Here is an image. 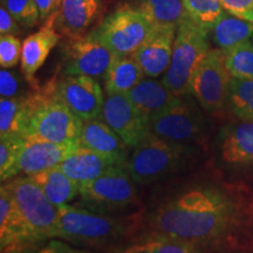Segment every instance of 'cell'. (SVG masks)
<instances>
[{
    "label": "cell",
    "instance_id": "obj_28",
    "mask_svg": "<svg viewBox=\"0 0 253 253\" xmlns=\"http://www.w3.org/2000/svg\"><path fill=\"white\" fill-rule=\"evenodd\" d=\"M26 138L20 135H7L0 137V178L7 182L18 176L19 162L23 155Z\"/></svg>",
    "mask_w": 253,
    "mask_h": 253
},
{
    "label": "cell",
    "instance_id": "obj_26",
    "mask_svg": "<svg viewBox=\"0 0 253 253\" xmlns=\"http://www.w3.org/2000/svg\"><path fill=\"white\" fill-rule=\"evenodd\" d=\"M140 9L154 27H178L189 19L184 0H136Z\"/></svg>",
    "mask_w": 253,
    "mask_h": 253
},
{
    "label": "cell",
    "instance_id": "obj_20",
    "mask_svg": "<svg viewBox=\"0 0 253 253\" xmlns=\"http://www.w3.org/2000/svg\"><path fill=\"white\" fill-rule=\"evenodd\" d=\"M79 144H60L43 140H26L19 171L32 176L58 167Z\"/></svg>",
    "mask_w": 253,
    "mask_h": 253
},
{
    "label": "cell",
    "instance_id": "obj_30",
    "mask_svg": "<svg viewBox=\"0 0 253 253\" xmlns=\"http://www.w3.org/2000/svg\"><path fill=\"white\" fill-rule=\"evenodd\" d=\"M28 96V95H27ZM27 96L0 100V137L20 135Z\"/></svg>",
    "mask_w": 253,
    "mask_h": 253
},
{
    "label": "cell",
    "instance_id": "obj_40",
    "mask_svg": "<svg viewBox=\"0 0 253 253\" xmlns=\"http://www.w3.org/2000/svg\"><path fill=\"white\" fill-rule=\"evenodd\" d=\"M41 20H47L50 15L59 13L61 0H36Z\"/></svg>",
    "mask_w": 253,
    "mask_h": 253
},
{
    "label": "cell",
    "instance_id": "obj_36",
    "mask_svg": "<svg viewBox=\"0 0 253 253\" xmlns=\"http://www.w3.org/2000/svg\"><path fill=\"white\" fill-rule=\"evenodd\" d=\"M227 13L253 23V0H220Z\"/></svg>",
    "mask_w": 253,
    "mask_h": 253
},
{
    "label": "cell",
    "instance_id": "obj_16",
    "mask_svg": "<svg viewBox=\"0 0 253 253\" xmlns=\"http://www.w3.org/2000/svg\"><path fill=\"white\" fill-rule=\"evenodd\" d=\"M56 18L58 13L50 15L40 30L28 36L23 42L20 71L27 81L37 89L40 88L36 81L37 72L42 67L49 53L58 45L61 38V34L55 27Z\"/></svg>",
    "mask_w": 253,
    "mask_h": 253
},
{
    "label": "cell",
    "instance_id": "obj_33",
    "mask_svg": "<svg viewBox=\"0 0 253 253\" xmlns=\"http://www.w3.org/2000/svg\"><path fill=\"white\" fill-rule=\"evenodd\" d=\"M26 84H31L24 77L23 73L20 75L17 72L8 71L6 68H1V71H0V95H1L2 99L23 97L33 93V91L32 93H26V90H25Z\"/></svg>",
    "mask_w": 253,
    "mask_h": 253
},
{
    "label": "cell",
    "instance_id": "obj_32",
    "mask_svg": "<svg viewBox=\"0 0 253 253\" xmlns=\"http://www.w3.org/2000/svg\"><path fill=\"white\" fill-rule=\"evenodd\" d=\"M1 6L13 15L21 27H34L41 20L36 0H1Z\"/></svg>",
    "mask_w": 253,
    "mask_h": 253
},
{
    "label": "cell",
    "instance_id": "obj_11",
    "mask_svg": "<svg viewBox=\"0 0 253 253\" xmlns=\"http://www.w3.org/2000/svg\"><path fill=\"white\" fill-rule=\"evenodd\" d=\"M217 147L223 169L239 181L253 178V121H238L224 126Z\"/></svg>",
    "mask_w": 253,
    "mask_h": 253
},
{
    "label": "cell",
    "instance_id": "obj_42",
    "mask_svg": "<svg viewBox=\"0 0 253 253\" xmlns=\"http://www.w3.org/2000/svg\"><path fill=\"white\" fill-rule=\"evenodd\" d=\"M251 41H252V43H253V36H252V38H251Z\"/></svg>",
    "mask_w": 253,
    "mask_h": 253
},
{
    "label": "cell",
    "instance_id": "obj_41",
    "mask_svg": "<svg viewBox=\"0 0 253 253\" xmlns=\"http://www.w3.org/2000/svg\"><path fill=\"white\" fill-rule=\"evenodd\" d=\"M235 253H253V249L244 250V251H239V252H235Z\"/></svg>",
    "mask_w": 253,
    "mask_h": 253
},
{
    "label": "cell",
    "instance_id": "obj_17",
    "mask_svg": "<svg viewBox=\"0 0 253 253\" xmlns=\"http://www.w3.org/2000/svg\"><path fill=\"white\" fill-rule=\"evenodd\" d=\"M177 27H155L150 37L134 53L145 77L160 78L166 74L171 61Z\"/></svg>",
    "mask_w": 253,
    "mask_h": 253
},
{
    "label": "cell",
    "instance_id": "obj_21",
    "mask_svg": "<svg viewBox=\"0 0 253 253\" xmlns=\"http://www.w3.org/2000/svg\"><path fill=\"white\" fill-rule=\"evenodd\" d=\"M60 169L78 184L91 182L119 166L110 158L79 145L60 164Z\"/></svg>",
    "mask_w": 253,
    "mask_h": 253
},
{
    "label": "cell",
    "instance_id": "obj_13",
    "mask_svg": "<svg viewBox=\"0 0 253 253\" xmlns=\"http://www.w3.org/2000/svg\"><path fill=\"white\" fill-rule=\"evenodd\" d=\"M55 93L81 121L101 118L106 99L102 88L94 78L63 75L55 81Z\"/></svg>",
    "mask_w": 253,
    "mask_h": 253
},
{
    "label": "cell",
    "instance_id": "obj_8",
    "mask_svg": "<svg viewBox=\"0 0 253 253\" xmlns=\"http://www.w3.org/2000/svg\"><path fill=\"white\" fill-rule=\"evenodd\" d=\"M154 28L140 9L125 5L107 15L94 32L116 55H131L150 37Z\"/></svg>",
    "mask_w": 253,
    "mask_h": 253
},
{
    "label": "cell",
    "instance_id": "obj_39",
    "mask_svg": "<svg viewBox=\"0 0 253 253\" xmlns=\"http://www.w3.org/2000/svg\"><path fill=\"white\" fill-rule=\"evenodd\" d=\"M21 32V25L18 23L6 7H0V34L1 36H18Z\"/></svg>",
    "mask_w": 253,
    "mask_h": 253
},
{
    "label": "cell",
    "instance_id": "obj_37",
    "mask_svg": "<svg viewBox=\"0 0 253 253\" xmlns=\"http://www.w3.org/2000/svg\"><path fill=\"white\" fill-rule=\"evenodd\" d=\"M34 253H100L91 250L81 249L60 239H50L42 248Z\"/></svg>",
    "mask_w": 253,
    "mask_h": 253
},
{
    "label": "cell",
    "instance_id": "obj_2",
    "mask_svg": "<svg viewBox=\"0 0 253 253\" xmlns=\"http://www.w3.org/2000/svg\"><path fill=\"white\" fill-rule=\"evenodd\" d=\"M144 224L143 211L110 214L65 204L59 208L53 239L91 251L112 253L136 242Z\"/></svg>",
    "mask_w": 253,
    "mask_h": 253
},
{
    "label": "cell",
    "instance_id": "obj_15",
    "mask_svg": "<svg viewBox=\"0 0 253 253\" xmlns=\"http://www.w3.org/2000/svg\"><path fill=\"white\" fill-rule=\"evenodd\" d=\"M42 246L32 237L8 183L4 182L0 188V253H34Z\"/></svg>",
    "mask_w": 253,
    "mask_h": 253
},
{
    "label": "cell",
    "instance_id": "obj_29",
    "mask_svg": "<svg viewBox=\"0 0 253 253\" xmlns=\"http://www.w3.org/2000/svg\"><path fill=\"white\" fill-rule=\"evenodd\" d=\"M224 53L226 68L231 77L253 79V43L251 40L244 41Z\"/></svg>",
    "mask_w": 253,
    "mask_h": 253
},
{
    "label": "cell",
    "instance_id": "obj_23",
    "mask_svg": "<svg viewBox=\"0 0 253 253\" xmlns=\"http://www.w3.org/2000/svg\"><path fill=\"white\" fill-rule=\"evenodd\" d=\"M31 177L56 208L71 203L80 192V184L69 178L59 166L34 173Z\"/></svg>",
    "mask_w": 253,
    "mask_h": 253
},
{
    "label": "cell",
    "instance_id": "obj_25",
    "mask_svg": "<svg viewBox=\"0 0 253 253\" xmlns=\"http://www.w3.org/2000/svg\"><path fill=\"white\" fill-rule=\"evenodd\" d=\"M145 78L134 55H118L104 75L107 94H126Z\"/></svg>",
    "mask_w": 253,
    "mask_h": 253
},
{
    "label": "cell",
    "instance_id": "obj_1",
    "mask_svg": "<svg viewBox=\"0 0 253 253\" xmlns=\"http://www.w3.org/2000/svg\"><path fill=\"white\" fill-rule=\"evenodd\" d=\"M144 229L145 236L184 240L203 253L253 249V188L239 179L188 183L153 209Z\"/></svg>",
    "mask_w": 253,
    "mask_h": 253
},
{
    "label": "cell",
    "instance_id": "obj_27",
    "mask_svg": "<svg viewBox=\"0 0 253 253\" xmlns=\"http://www.w3.org/2000/svg\"><path fill=\"white\" fill-rule=\"evenodd\" d=\"M227 106L238 121H253V79L232 78Z\"/></svg>",
    "mask_w": 253,
    "mask_h": 253
},
{
    "label": "cell",
    "instance_id": "obj_35",
    "mask_svg": "<svg viewBox=\"0 0 253 253\" xmlns=\"http://www.w3.org/2000/svg\"><path fill=\"white\" fill-rule=\"evenodd\" d=\"M158 242L154 253H203L201 250L196 248L184 240L168 237H157Z\"/></svg>",
    "mask_w": 253,
    "mask_h": 253
},
{
    "label": "cell",
    "instance_id": "obj_18",
    "mask_svg": "<svg viewBox=\"0 0 253 253\" xmlns=\"http://www.w3.org/2000/svg\"><path fill=\"white\" fill-rule=\"evenodd\" d=\"M79 144L110 158L122 167H126L130 155L128 153L130 148L101 118L84 122Z\"/></svg>",
    "mask_w": 253,
    "mask_h": 253
},
{
    "label": "cell",
    "instance_id": "obj_12",
    "mask_svg": "<svg viewBox=\"0 0 253 253\" xmlns=\"http://www.w3.org/2000/svg\"><path fill=\"white\" fill-rule=\"evenodd\" d=\"M202 125L203 122L198 110L183 97L149 121L151 134L184 145L201 137Z\"/></svg>",
    "mask_w": 253,
    "mask_h": 253
},
{
    "label": "cell",
    "instance_id": "obj_10",
    "mask_svg": "<svg viewBox=\"0 0 253 253\" xmlns=\"http://www.w3.org/2000/svg\"><path fill=\"white\" fill-rule=\"evenodd\" d=\"M65 75H86L104 78L118 55L109 48L94 31L86 36L68 39L65 48Z\"/></svg>",
    "mask_w": 253,
    "mask_h": 253
},
{
    "label": "cell",
    "instance_id": "obj_22",
    "mask_svg": "<svg viewBox=\"0 0 253 253\" xmlns=\"http://www.w3.org/2000/svg\"><path fill=\"white\" fill-rule=\"evenodd\" d=\"M126 96L148 121L183 97L172 93L162 80L148 77L128 91Z\"/></svg>",
    "mask_w": 253,
    "mask_h": 253
},
{
    "label": "cell",
    "instance_id": "obj_9",
    "mask_svg": "<svg viewBox=\"0 0 253 253\" xmlns=\"http://www.w3.org/2000/svg\"><path fill=\"white\" fill-rule=\"evenodd\" d=\"M232 77L225 65V53L219 48H210L190 84V94L208 112H219L229 102Z\"/></svg>",
    "mask_w": 253,
    "mask_h": 253
},
{
    "label": "cell",
    "instance_id": "obj_5",
    "mask_svg": "<svg viewBox=\"0 0 253 253\" xmlns=\"http://www.w3.org/2000/svg\"><path fill=\"white\" fill-rule=\"evenodd\" d=\"M210 49L209 31L191 19L177 27L171 61L162 81L178 96L190 94V84L196 69Z\"/></svg>",
    "mask_w": 253,
    "mask_h": 253
},
{
    "label": "cell",
    "instance_id": "obj_38",
    "mask_svg": "<svg viewBox=\"0 0 253 253\" xmlns=\"http://www.w3.org/2000/svg\"><path fill=\"white\" fill-rule=\"evenodd\" d=\"M157 242V237H141V238H138L136 242L126 246V248L112 253H154V250L156 248Z\"/></svg>",
    "mask_w": 253,
    "mask_h": 253
},
{
    "label": "cell",
    "instance_id": "obj_3",
    "mask_svg": "<svg viewBox=\"0 0 253 253\" xmlns=\"http://www.w3.org/2000/svg\"><path fill=\"white\" fill-rule=\"evenodd\" d=\"M82 125L84 121L58 97L53 80L27 96L20 136L26 140L79 144Z\"/></svg>",
    "mask_w": 253,
    "mask_h": 253
},
{
    "label": "cell",
    "instance_id": "obj_19",
    "mask_svg": "<svg viewBox=\"0 0 253 253\" xmlns=\"http://www.w3.org/2000/svg\"><path fill=\"white\" fill-rule=\"evenodd\" d=\"M102 11V0H61L55 27L67 39L86 36Z\"/></svg>",
    "mask_w": 253,
    "mask_h": 253
},
{
    "label": "cell",
    "instance_id": "obj_14",
    "mask_svg": "<svg viewBox=\"0 0 253 253\" xmlns=\"http://www.w3.org/2000/svg\"><path fill=\"white\" fill-rule=\"evenodd\" d=\"M101 119L131 149L150 134L149 121L135 108L126 94H109L104 100Z\"/></svg>",
    "mask_w": 253,
    "mask_h": 253
},
{
    "label": "cell",
    "instance_id": "obj_7",
    "mask_svg": "<svg viewBox=\"0 0 253 253\" xmlns=\"http://www.w3.org/2000/svg\"><path fill=\"white\" fill-rule=\"evenodd\" d=\"M7 183L34 240L42 245L46 240L53 239L59 220V208L50 203L31 176L17 177Z\"/></svg>",
    "mask_w": 253,
    "mask_h": 253
},
{
    "label": "cell",
    "instance_id": "obj_31",
    "mask_svg": "<svg viewBox=\"0 0 253 253\" xmlns=\"http://www.w3.org/2000/svg\"><path fill=\"white\" fill-rule=\"evenodd\" d=\"M189 19L210 31L224 9L220 0H184Z\"/></svg>",
    "mask_w": 253,
    "mask_h": 253
},
{
    "label": "cell",
    "instance_id": "obj_34",
    "mask_svg": "<svg viewBox=\"0 0 253 253\" xmlns=\"http://www.w3.org/2000/svg\"><path fill=\"white\" fill-rule=\"evenodd\" d=\"M23 43L17 36L0 37V66L1 68H13L20 62Z\"/></svg>",
    "mask_w": 253,
    "mask_h": 253
},
{
    "label": "cell",
    "instance_id": "obj_6",
    "mask_svg": "<svg viewBox=\"0 0 253 253\" xmlns=\"http://www.w3.org/2000/svg\"><path fill=\"white\" fill-rule=\"evenodd\" d=\"M135 181L126 167L114 168L94 181L80 185L82 207L100 213H126L138 204Z\"/></svg>",
    "mask_w": 253,
    "mask_h": 253
},
{
    "label": "cell",
    "instance_id": "obj_4",
    "mask_svg": "<svg viewBox=\"0 0 253 253\" xmlns=\"http://www.w3.org/2000/svg\"><path fill=\"white\" fill-rule=\"evenodd\" d=\"M190 153L189 145L167 141L150 132L129 155L126 170L137 184H151L181 169Z\"/></svg>",
    "mask_w": 253,
    "mask_h": 253
},
{
    "label": "cell",
    "instance_id": "obj_24",
    "mask_svg": "<svg viewBox=\"0 0 253 253\" xmlns=\"http://www.w3.org/2000/svg\"><path fill=\"white\" fill-rule=\"evenodd\" d=\"M253 23L240 19L224 11L209 31V39L212 40L216 48L225 50L244 41L251 40Z\"/></svg>",
    "mask_w": 253,
    "mask_h": 253
}]
</instances>
